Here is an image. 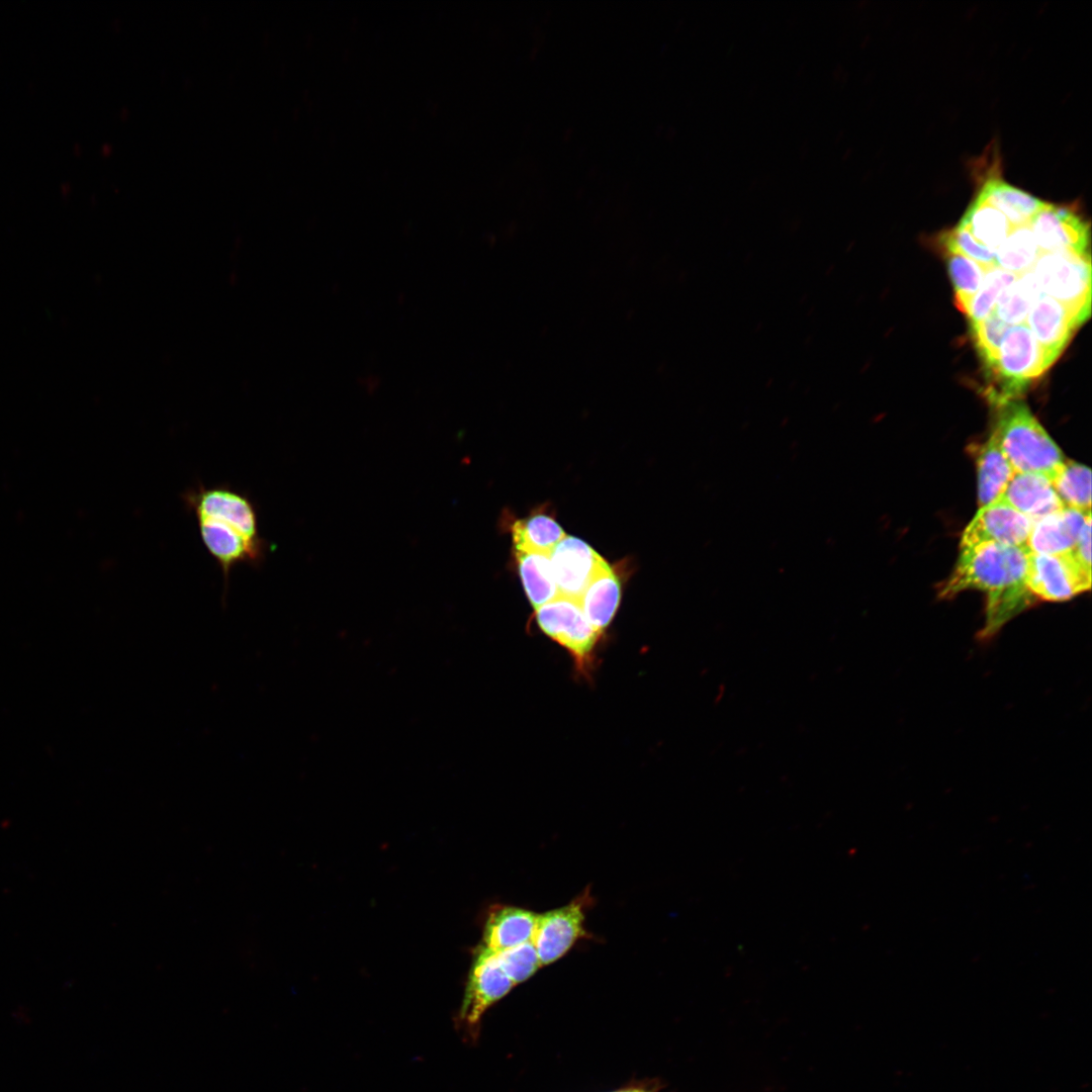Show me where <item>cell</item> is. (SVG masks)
I'll return each instance as SVG.
<instances>
[{"label":"cell","instance_id":"17","mask_svg":"<svg viewBox=\"0 0 1092 1092\" xmlns=\"http://www.w3.org/2000/svg\"><path fill=\"white\" fill-rule=\"evenodd\" d=\"M622 596L621 580L607 561L597 571L578 599L588 622L601 633L612 622Z\"/></svg>","mask_w":1092,"mask_h":1092},{"label":"cell","instance_id":"26","mask_svg":"<svg viewBox=\"0 0 1092 1092\" xmlns=\"http://www.w3.org/2000/svg\"><path fill=\"white\" fill-rule=\"evenodd\" d=\"M945 258L956 305L966 313L971 299L983 283L986 270L974 260L956 252L945 251Z\"/></svg>","mask_w":1092,"mask_h":1092},{"label":"cell","instance_id":"1","mask_svg":"<svg viewBox=\"0 0 1092 1092\" xmlns=\"http://www.w3.org/2000/svg\"><path fill=\"white\" fill-rule=\"evenodd\" d=\"M1029 553L1027 546L997 543L961 549L954 570L940 588L939 597L948 599L967 589L984 592L986 617L980 638L988 639L1034 604L1035 598L1026 585Z\"/></svg>","mask_w":1092,"mask_h":1092},{"label":"cell","instance_id":"7","mask_svg":"<svg viewBox=\"0 0 1092 1092\" xmlns=\"http://www.w3.org/2000/svg\"><path fill=\"white\" fill-rule=\"evenodd\" d=\"M514 986L499 966L496 954L479 946L469 971L464 997L455 1019L456 1026L469 1039L475 1038L484 1012L506 996Z\"/></svg>","mask_w":1092,"mask_h":1092},{"label":"cell","instance_id":"31","mask_svg":"<svg viewBox=\"0 0 1092 1092\" xmlns=\"http://www.w3.org/2000/svg\"><path fill=\"white\" fill-rule=\"evenodd\" d=\"M1091 514L1086 517L1078 540L1071 553L1080 566L1091 573Z\"/></svg>","mask_w":1092,"mask_h":1092},{"label":"cell","instance_id":"24","mask_svg":"<svg viewBox=\"0 0 1092 1092\" xmlns=\"http://www.w3.org/2000/svg\"><path fill=\"white\" fill-rule=\"evenodd\" d=\"M1043 294L1031 270L1019 275L999 295L994 312L1009 326L1025 324L1032 303Z\"/></svg>","mask_w":1092,"mask_h":1092},{"label":"cell","instance_id":"27","mask_svg":"<svg viewBox=\"0 0 1092 1092\" xmlns=\"http://www.w3.org/2000/svg\"><path fill=\"white\" fill-rule=\"evenodd\" d=\"M1018 276L994 266L985 272L983 283L971 299L966 311L970 327L985 320L995 308L1002 291L1011 285Z\"/></svg>","mask_w":1092,"mask_h":1092},{"label":"cell","instance_id":"29","mask_svg":"<svg viewBox=\"0 0 1092 1092\" xmlns=\"http://www.w3.org/2000/svg\"><path fill=\"white\" fill-rule=\"evenodd\" d=\"M941 245L944 251L962 254L980 264L985 270L996 266L995 251L980 244L961 223L941 236Z\"/></svg>","mask_w":1092,"mask_h":1092},{"label":"cell","instance_id":"11","mask_svg":"<svg viewBox=\"0 0 1092 1092\" xmlns=\"http://www.w3.org/2000/svg\"><path fill=\"white\" fill-rule=\"evenodd\" d=\"M559 595L578 601L606 561L579 538L566 535L548 554Z\"/></svg>","mask_w":1092,"mask_h":1092},{"label":"cell","instance_id":"18","mask_svg":"<svg viewBox=\"0 0 1092 1092\" xmlns=\"http://www.w3.org/2000/svg\"><path fill=\"white\" fill-rule=\"evenodd\" d=\"M976 195L1001 211L1014 228L1029 223L1046 202L998 176L988 177Z\"/></svg>","mask_w":1092,"mask_h":1092},{"label":"cell","instance_id":"32","mask_svg":"<svg viewBox=\"0 0 1092 1092\" xmlns=\"http://www.w3.org/2000/svg\"><path fill=\"white\" fill-rule=\"evenodd\" d=\"M614 1092H649V1091L639 1089V1088H628V1089H622V1090H618V1091H614Z\"/></svg>","mask_w":1092,"mask_h":1092},{"label":"cell","instance_id":"12","mask_svg":"<svg viewBox=\"0 0 1092 1092\" xmlns=\"http://www.w3.org/2000/svg\"><path fill=\"white\" fill-rule=\"evenodd\" d=\"M584 914L578 901L538 915L532 938L541 966L560 959L583 934Z\"/></svg>","mask_w":1092,"mask_h":1092},{"label":"cell","instance_id":"2","mask_svg":"<svg viewBox=\"0 0 1092 1092\" xmlns=\"http://www.w3.org/2000/svg\"><path fill=\"white\" fill-rule=\"evenodd\" d=\"M183 500L195 518L205 549L222 572L224 592L235 566H258L264 561L268 544L260 533L257 507L248 494L225 484H198L185 492Z\"/></svg>","mask_w":1092,"mask_h":1092},{"label":"cell","instance_id":"8","mask_svg":"<svg viewBox=\"0 0 1092 1092\" xmlns=\"http://www.w3.org/2000/svg\"><path fill=\"white\" fill-rule=\"evenodd\" d=\"M1026 585L1035 599L1062 602L1089 590L1091 573L1080 566L1071 551L1060 554L1030 552Z\"/></svg>","mask_w":1092,"mask_h":1092},{"label":"cell","instance_id":"3","mask_svg":"<svg viewBox=\"0 0 1092 1092\" xmlns=\"http://www.w3.org/2000/svg\"><path fill=\"white\" fill-rule=\"evenodd\" d=\"M998 407L992 433L1015 472L1044 475L1051 481L1064 465V457L1027 405L1010 400Z\"/></svg>","mask_w":1092,"mask_h":1092},{"label":"cell","instance_id":"20","mask_svg":"<svg viewBox=\"0 0 1092 1092\" xmlns=\"http://www.w3.org/2000/svg\"><path fill=\"white\" fill-rule=\"evenodd\" d=\"M959 223L980 244L993 251L1000 247L1014 229L1001 211L977 195Z\"/></svg>","mask_w":1092,"mask_h":1092},{"label":"cell","instance_id":"4","mask_svg":"<svg viewBox=\"0 0 1092 1092\" xmlns=\"http://www.w3.org/2000/svg\"><path fill=\"white\" fill-rule=\"evenodd\" d=\"M1053 364L1026 324L1011 326L996 359L986 368L993 381L988 392L990 401L1000 406L1017 399L1029 383Z\"/></svg>","mask_w":1092,"mask_h":1092},{"label":"cell","instance_id":"22","mask_svg":"<svg viewBox=\"0 0 1092 1092\" xmlns=\"http://www.w3.org/2000/svg\"><path fill=\"white\" fill-rule=\"evenodd\" d=\"M515 551L549 554L566 536L560 525L550 516L532 515L517 520L512 526Z\"/></svg>","mask_w":1092,"mask_h":1092},{"label":"cell","instance_id":"6","mask_svg":"<svg viewBox=\"0 0 1092 1092\" xmlns=\"http://www.w3.org/2000/svg\"><path fill=\"white\" fill-rule=\"evenodd\" d=\"M535 620L543 633L573 656L576 665L582 669L589 664L601 632L585 618L577 600L559 595L535 609Z\"/></svg>","mask_w":1092,"mask_h":1092},{"label":"cell","instance_id":"10","mask_svg":"<svg viewBox=\"0 0 1092 1092\" xmlns=\"http://www.w3.org/2000/svg\"><path fill=\"white\" fill-rule=\"evenodd\" d=\"M1032 521L999 498L982 506L963 532L961 549L983 543L1026 546Z\"/></svg>","mask_w":1092,"mask_h":1092},{"label":"cell","instance_id":"21","mask_svg":"<svg viewBox=\"0 0 1092 1092\" xmlns=\"http://www.w3.org/2000/svg\"><path fill=\"white\" fill-rule=\"evenodd\" d=\"M522 583L534 609L559 596L547 554L516 551Z\"/></svg>","mask_w":1092,"mask_h":1092},{"label":"cell","instance_id":"16","mask_svg":"<svg viewBox=\"0 0 1092 1092\" xmlns=\"http://www.w3.org/2000/svg\"><path fill=\"white\" fill-rule=\"evenodd\" d=\"M538 915L513 906L493 908L486 919L482 948L498 953L532 941Z\"/></svg>","mask_w":1092,"mask_h":1092},{"label":"cell","instance_id":"19","mask_svg":"<svg viewBox=\"0 0 1092 1092\" xmlns=\"http://www.w3.org/2000/svg\"><path fill=\"white\" fill-rule=\"evenodd\" d=\"M977 472L980 507L998 498L1015 472L993 433L980 448Z\"/></svg>","mask_w":1092,"mask_h":1092},{"label":"cell","instance_id":"23","mask_svg":"<svg viewBox=\"0 0 1092 1092\" xmlns=\"http://www.w3.org/2000/svg\"><path fill=\"white\" fill-rule=\"evenodd\" d=\"M1029 223L1014 228L995 251V265L1019 276L1032 269L1040 255Z\"/></svg>","mask_w":1092,"mask_h":1092},{"label":"cell","instance_id":"14","mask_svg":"<svg viewBox=\"0 0 1092 1092\" xmlns=\"http://www.w3.org/2000/svg\"><path fill=\"white\" fill-rule=\"evenodd\" d=\"M998 498L1032 522L1066 507L1048 477L1030 472H1014Z\"/></svg>","mask_w":1092,"mask_h":1092},{"label":"cell","instance_id":"15","mask_svg":"<svg viewBox=\"0 0 1092 1092\" xmlns=\"http://www.w3.org/2000/svg\"><path fill=\"white\" fill-rule=\"evenodd\" d=\"M1089 514L1065 507L1032 522L1026 546L1030 552L1039 554L1070 552Z\"/></svg>","mask_w":1092,"mask_h":1092},{"label":"cell","instance_id":"13","mask_svg":"<svg viewBox=\"0 0 1092 1092\" xmlns=\"http://www.w3.org/2000/svg\"><path fill=\"white\" fill-rule=\"evenodd\" d=\"M1025 324L1055 362L1084 323L1073 309L1041 294L1030 306Z\"/></svg>","mask_w":1092,"mask_h":1092},{"label":"cell","instance_id":"25","mask_svg":"<svg viewBox=\"0 0 1092 1092\" xmlns=\"http://www.w3.org/2000/svg\"><path fill=\"white\" fill-rule=\"evenodd\" d=\"M1052 484L1066 507L1091 512V471L1075 461L1065 462Z\"/></svg>","mask_w":1092,"mask_h":1092},{"label":"cell","instance_id":"30","mask_svg":"<svg viewBox=\"0 0 1092 1092\" xmlns=\"http://www.w3.org/2000/svg\"><path fill=\"white\" fill-rule=\"evenodd\" d=\"M495 954L499 966L514 985L526 981L541 967L532 941Z\"/></svg>","mask_w":1092,"mask_h":1092},{"label":"cell","instance_id":"5","mask_svg":"<svg viewBox=\"0 0 1092 1092\" xmlns=\"http://www.w3.org/2000/svg\"><path fill=\"white\" fill-rule=\"evenodd\" d=\"M1031 272L1040 291L1073 309L1085 323L1091 313V256L1040 254Z\"/></svg>","mask_w":1092,"mask_h":1092},{"label":"cell","instance_id":"28","mask_svg":"<svg viewBox=\"0 0 1092 1092\" xmlns=\"http://www.w3.org/2000/svg\"><path fill=\"white\" fill-rule=\"evenodd\" d=\"M1010 327L994 311L982 322L970 327L976 349L986 368L990 367L996 359L1000 344Z\"/></svg>","mask_w":1092,"mask_h":1092},{"label":"cell","instance_id":"9","mask_svg":"<svg viewBox=\"0 0 1092 1092\" xmlns=\"http://www.w3.org/2000/svg\"><path fill=\"white\" fill-rule=\"evenodd\" d=\"M1029 225L1041 254L1090 255V223L1070 205L1045 202Z\"/></svg>","mask_w":1092,"mask_h":1092}]
</instances>
